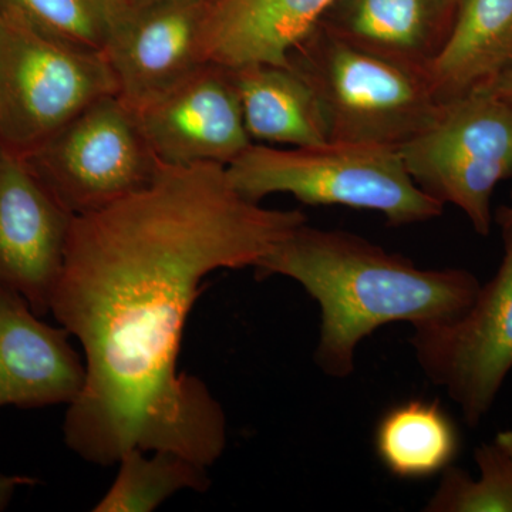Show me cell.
I'll use <instances>...</instances> for the list:
<instances>
[{"instance_id":"obj_1","label":"cell","mask_w":512,"mask_h":512,"mask_svg":"<svg viewBox=\"0 0 512 512\" xmlns=\"http://www.w3.org/2000/svg\"><path fill=\"white\" fill-rule=\"evenodd\" d=\"M306 222L239 194L221 164L164 165L143 190L76 215L50 303L86 365L66 446L97 466L130 448L217 463L227 414L178 365L188 316L208 275L255 268Z\"/></svg>"},{"instance_id":"obj_2","label":"cell","mask_w":512,"mask_h":512,"mask_svg":"<svg viewBox=\"0 0 512 512\" xmlns=\"http://www.w3.org/2000/svg\"><path fill=\"white\" fill-rule=\"evenodd\" d=\"M256 276L298 282L320 308L316 365L335 379L355 372L356 350L394 322H446L466 311L480 282L466 269H421L352 232L309 227L292 232L255 266Z\"/></svg>"},{"instance_id":"obj_3","label":"cell","mask_w":512,"mask_h":512,"mask_svg":"<svg viewBox=\"0 0 512 512\" xmlns=\"http://www.w3.org/2000/svg\"><path fill=\"white\" fill-rule=\"evenodd\" d=\"M288 60L315 92L329 141L399 148L433 126L444 106L427 69L372 52L322 22Z\"/></svg>"},{"instance_id":"obj_4","label":"cell","mask_w":512,"mask_h":512,"mask_svg":"<svg viewBox=\"0 0 512 512\" xmlns=\"http://www.w3.org/2000/svg\"><path fill=\"white\" fill-rule=\"evenodd\" d=\"M227 173L235 190L254 202L285 192L306 205L377 211L393 227L443 214L444 205L413 180L399 148L386 144L328 141L279 150L254 143Z\"/></svg>"},{"instance_id":"obj_5","label":"cell","mask_w":512,"mask_h":512,"mask_svg":"<svg viewBox=\"0 0 512 512\" xmlns=\"http://www.w3.org/2000/svg\"><path fill=\"white\" fill-rule=\"evenodd\" d=\"M117 94L103 53L0 13V147L28 157L77 114Z\"/></svg>"},{"instance_id":"obj_6","label":"cell","mask_w":512,"mask_h":512,"mask_svg":"<svg viewBox=\"0 0 512 512\" xmlns=\"http://www.w3.org/2000/svg\"><path fill=\"white\" fill-rule=\"evenodd\" d=\"M421 190L466 214L478 235L493 225L495 187L512 178V107L474 90L444 103L436 123L399 147Z\"/></svg>"},{"instance_id":"obj_7","label":"cell","mask_w":512,"mask_h":512,"mask_svg":"<svg viewBox=\"0 0 512 512\" xmlns=\"http://www.w3.org/2000/svg\"><path fill=\"white\" fill-rule=\"evenodd\" d=\"M25 160L73 215L143 190L164 167L117 94L94 101Z\"/></svg>"},{"instance_id":"obj_8","label":"cell","mask_w":512,"mask_h":512,"mask_svg":"<svg viewBox=\"0 0 512 512\" xmlns=\"http://www.w3.org/2000/svg\"><path fill=\"white\" fill-rule=\"evenodd\" d=\"M503 241L497 274L466 311L413 326L410 339L424 375L446 390L473 429L493 409L512 370V224L503 227Z\"/></svg>"},{"instance_id":"obj_9","label":"cell","mask_w":512,"mask_h":512,"mask_svg":"<svg viewBox=\"0 0 512 512\" xmlns=\"http://www.w3.org/2000/svg\"><path fill=\"white\" fill-rule=\"evenodd\" d=\"M207 0H143L126 5L103 55L117 96L138 110L210 63L202 46Z\"/></svg>"},{"instance_id":"obj_10","label":"cell","mask_w":512,"mask_h":512,"mask_svg":"<svg viewBox=\"0 0 512 512\" xmlns=\"http://www.w3.org/2000/svg\"><path fill=\"white\" fill-rule=\"evenodd\" d=\"M133 111L154 156L168 167H228L254 144L234 73L220 64H204L170 92Z\"/></svg>"},{"instance_id":"obj_11","label":"cell","mask_w":512,"mask_h":512,"mask_svg":"<svg viewBox=\"0 0 512 512\" xmlns=\"http://www.w3.org/2000/svg\"><path fill=\"white\" fill-rule=\"evenodd\" d=\"M74 217L25 158L0 147V285L39 316L50 313Z\"/></svg>"},{"instance_id":"obj_12","label":"cell","mask_w":512,"mask_h":512,"mask_svg":"<svg viewBox=\"0 0 512 512\" xmlns=\"http://www.w3.org/2000/svg\"><path fill=\"white\" fill-rule=\"evenodd\" d=\"M29 302L0 285V407L70 406L86 365L63 326L43 322Z\"/></svg>"},{"instance_id":"obj_13","label":"cell","mask_w":512,"mask_h":512,"mask_svg":"<svg viewBox=\"0 0 512 512\" xmlns=\"http://www.w3.org/2000/svg\"><path fill=\"white\" fill-rule=\"evenodd\" d=\"M335 0H211L202 25L208 62L228 69L289 66V52Z\"/></svg>"},{"instance_id":"obj_14","label":"cell","mask_w":512,"mask_h":512,"mask_svg":"<svg viewBox=\"0 0 512 512\" xmlns=\"http://www.w3.org/2000/svg\"><path fill=\"white\" fill-rule=\"evenodd\" d=\"M461 0H335L319 22L380 55L427 69L446 45Z\"/></svg>"},{"instance_id":"obj_15","label":"cell","mask_w":512,"mask_h":512,"mask_svg":"<svg viewBox=\"0 0 512 512\" xmlns=\"http://www.w3.org/2000/svg\"><path fill=\"white\" fill-rule=\"evenodd\" d=\"M512 69V0H461L446 45L427 67L446 103Z\"/></svg>"},{"instance_id":"obj_16","label":"cell","mask_w":512,"mask_h":512,"mask_svg":"<svg viewBox=\"0 0 512 512\" xmlns=\"http://www.w3.org/2000/svg\"><path fill=\"white\" fill-rule=\"evenodd\" d=\"M231 70L252 140L293 147L328 143V126L316 94L295 69L255 63Z\"/></svg>"},{"instance_id":"obj_17","label":"cell","mask_w":512,"mask_h":512,"mask_svg":"<svg viewBox=\"0 0 512 512\" xmlns=\"http://www.w3.org/2000/svg\"><path fill=\"white\" fill-rule=\"evenodd\" d=\"M375 453L392 476L423 480L453 466L460 434L439 402L414 399L390 407L377 421Z\"/></svg>"},{"instance_id":"obj_18","label":"cell","mask_w":512,"mask_h":512,"mask_svg":"<svg viewBox=\"0 0 512 512\" xmlns=\"http://www.w3.org/2000/svg\"><path fill=\"white\" fill-rule=\"evenodd\" d=\"M119 473L94 512H151L180 491L204 493L210 488L208 468L168 450L130 448Z\"/></svg>"},{"instance_id":"obj_19","label":"cell","mask_w":512,"mask_h":512,"mask_svg":"<svg viewBox=\"0 0 512 512\" xmlns=\"http://www.w3.org/2000/svg\"><path fill=\"white\" fill-rule=\"evenodd\" d=\"M123 6L120 0H0V13L79 49L103 53Z\"/></svg>"},{"instance_id":"obj_20","label":"cell","mask_w":512,"mask_h":512,"mask_svg":"<svg viewBox=\"0 0 512 512\" xmlns=\"http://www.w3.org/2000/svg\"><path fill=\"white\" fill-rule=\"evenodd\" d=\"M480 478L454 466L444 470L424 511L512 512V460L497 443L476 448Z\"/></svg>"},{"instance_id":"obj_21","label":"cell","mask_w":512,"mask_h":512,"mask_svg":"<svg viewBox=\"0 0 512 512\" xmlns=\"http://www.w3.org/2000/svg\"><path fill=\"white\" fill-rule=\"evenodd\" d=\"M32 484H35L32 478L0 473V511H5L9 507L19 488Z\"/></svg>"},{"instance_id":"obj_22","label":"cell","mask_w":512,"mask_h":512,"mask_svg":"<svg viewBox=\"0 0 512 512\" xmlns=\"http://www.w3.org/2000/svg\"><path fill=\"white\" fill-rule=\"evenodd\" d=\"M477 90L493 94V96L505 101V103L510 104L512 107V69L500 74L493 82L485 84V86Z\"/></svg>"},{"instance_id":"obj_23","label":"cell","mask_w":512,"mask_h":512,"mask_svg":"<svg viewBox=\"0 0 512 512\" xmlns=\"http://www.w3.org/2000/svg\"><path fill=\"white\" fill-rule=\"evenodd\" d=\"M495 443H497L498 446L503 447L505 453H507L512 460V429L504 430L501 431V433H498L497 437H495Z\"/></svg>"},{"instance_id":"obj_24","label":"cell","mask_w":512,"mask_h":512,"mask_svg":"<svg viewBox=\"0 0 512 512\" xmlns=\"http://www.w3.org/2000/svg\"><path fill=\"white\" fill-rule=\"evenodd\" d=\"M495 220L501 225V228L511 225L512 205H505V207L498 208L497 214H495Z\"/></svg>"},{"instance_id":"obj_25","label":"cell","mask_w":512,"mask_h":512,"mask_svg":"<svg viewBox=\"0 0 512 512\" xmlns=\"http://www.w3.org/2000/svg\"><path fill=\"white\" fill-rule=\"evenodd\" d=\"M121 3H126V5H133V3L143 2V0H120Z\"/></svg>"},{"instance_id":"obj_26","label":"cell","mask_w":512,"mask_h":512,"mask_svg":"<svg viewBox=\"0 0 512 512\" xmlns=\"http://www.w3.org/2000/svg\"><path fill=\"white\" fill-rule=\"evenodd\" d=\"M207 2H211V0H207Z\"/></svg>"}]
</instances>
